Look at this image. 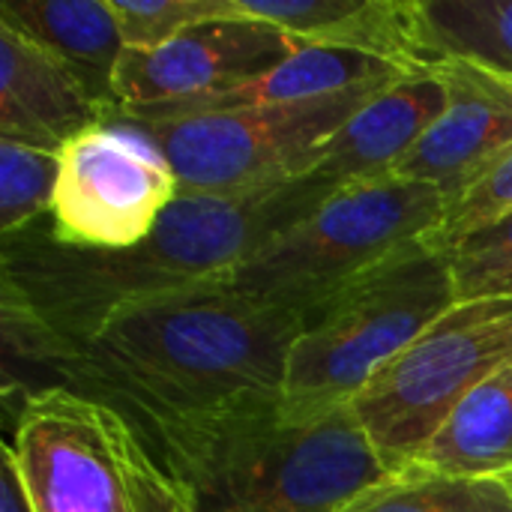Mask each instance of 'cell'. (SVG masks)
<instances>
[{
  "label": "cell",
  "instance_id": "1",
  "mask_svg": "<svg viewBox=\"0 0 512 512\" xmlns=\"http://www.w3.org/2000/svg\"><path fill=\"white\" fill-rule=\"evenodd\" d=\"M333 186L312 174L246 195H177L129 249L60 243L48 216L0 237V312L9 351L33 363L105 324L192 291L219 288L246 258L315 213Z\"/></svg>",
  "mask_w": 512,
  "mask_h": 512
},
{
  "label": "cell",
  "instance_id": "2",
  "mask_svg": "<svg viewBox=\"0 0 512 512\" xmlns=\"http://www.w3.org/2000/svg\"><path fill=\"white\" fill-rule=\"evenodd\" d=\"M300 327L294 315L207 288L129 312L33 363L126 417L186 420L282 399Z\"/></svg>",
  "mask_w": 512,
  "mask_h": 512
},
{
  "label": "cell",
  "instance_id": "3",
  "mask_svg": "<svg viewBox=\"0 0 512 512\" xmlns=\"http://www.w3.org/2000/svg\"><path fill=\"white\" fill-rule=\"evenodd\" d=\"M129 420L186 512H345L399 474L351 405L309 423L291 420L282 399L186 420Z\"/></svg>",
  "mask_w": 512,
  "mask_h": 512
},
{
  "label": "cell",
  "instance_id": "4",
  "mask_svg": "<svg viewBox=\"0 0 512 512\" xmlns=\"http://www.w3.org/2000/svg\"><path fill=\"white\" fill-rule=\"evenodd\" d=\"M444 216L447 195L432 183L387 177L345 186L264 243L219 291L303 321L375 270L435 243Z\"/></svg>",
  "mask_w": 512,
  "mask_h": 512
},
{
  "label": "cell",
  "instance_id": "5",
  "mask_svg": "<svg viewBox=\"0 0 512 512\" xmlns=\"http://www.w3.org/2000/svg\"><path fill=\"white\" fill-rule=\"evenodd\" d=\"M459 303L450 255L426 243L303 318L288 351L282 411L309 423L348 408L369 378Z\"/></svg>",
  "mask_w": 512,
  "mask_h": 512
},
{
  "label": "cell",
  "instance_id": "6",
  "mask_svg": "<svg viewBox=\"0 0 512 512\" xmlns=\"http://www.w3.org/2000/svg\"><path fill=\"white\" fill-rule=\"evenodd\" d=\"M6 453L36 512H186L138 426L66 384L21 399Z\"/></svg>",
  "mask_w": 512,
  "mask_h": 512
},
{
  "label": "cell",
  "instance_id": "7",
  "mask_svg": "<svg viewBox=\"0 0 512 512\" xmlns=\"http://www.w3.org/2000/svg\"><path fill=\"white\" fill-rule=\"evenodd\" d=\"M396 84V81H393ZM390 84L327 99L252 105L192 117H138L117 111L108 126L159 150L183 195H246L312 174L330 138Z\"/></svg>",
  "mask_w": 512,
  "mask_h": 512
},
{
  "label": "cell",
  "instance_id": "8",
  "mask_svg": "<svg viewBox=\"0 0 512 512\" xmlns=\"http://www.w3.org/2000/svg\"><path fill=\"white\" fill-rule=\"evenodd\" d=\"M512 360V300H462L351 402L372 447L408 471L468 393Z\"/></svg>",
  "mask_w": 512,
  "mask_h": 512
},
{
  "label": "cell",
  "instance_id": "9",
  "mask_svg": "<svg viewBox=\"0 0 512 512\" xmlns=\"http://www.w3.org/2000/svg\"><path fill=\"white\" fill-rule=\"evenodd\" d=\"M51 234L78 249H129L153 234L180 195L156 147L117 126H96L60 147Z\"/></svg>",
  "mask_w": 512,
  "mask_h": 512
},
{
  "label": "cell",
  "instance_id": "10",
  "mask_svg": "<svg viewBox=\"0 0 512 512\" xmlns=\"http://www.w3.org/2000/svg\"><path fill=\"white\" fill-rule=\"evenodd\" d=\"M300 45L237 6L234 15L204 21L159 48H123L114 96L126 114H171L267 75Z\"/></svg>",
  "mask_w": 512,
  "mask_h": 512
},
{
  "label": "cell",
  "instance_id": "11",
  "mask_svg": "<svg viewBox=\"0 0 512 512\" xmlns=\"http://www.w3.org/2000/svg\"><path fill=\"white\" fill-rule=\"evenodd\" d=\"M435 66L447 108L393 177L432 183L450 201L512 147V78L459 60Z\"/></svg>",
  "mask_w": 512,
  "mask_h": 512
},
{
  "label": "cell",
  "instance_id": "12",
  "mask_svg": "<svg viewBox=\"0 0 512 512\" xmlns=\"http://www.w3.org/2000/svg\"><path fill=\"white\" fill-rule=\"evenodd\" d=\"M108 117L66 60L0 21V141L60 153L66 141L105 126Z\"/></svg>",
  "mask_w": 512,
  "mask_h": 512
},
{
  "label": "cell",
  "instance_id": "13",
  "mask_svg": "<svg viewBox=\"0 0 512 512\" xmlns=\"http://www.w3.org/2000/svg\"><path fill=\"white\" fill-rule=\"evenodd\" d=\"M447 108V84L438 66H423L378 90L327 144L312 177L333 186L387 180L435 126Z\"/></svg>",
  "mask_w": 512,
  "mask_h": 512
},
{
  "label": "cell",
  "instance_id": "14",
  "mask_svg": "<svg viewBox=\"0 0 512 512\" xmlns=\"http://www.w3.org/2000/svg\"><path fill=\"white\" fill-rule=\"evenodd\" d=\"M258 18L306 45L363 51L408 69H423L417 0H237Z\"/></svg>",
  "mask_w": 512,
  "mask_h": 512
},
{
  "label": "cell",
  "instance_id": "15",
  "mask_svg": "<svg viewBox=\"0 0 512 512\" xmlns=\"http://www.w3.org/2000/svg\"><path fill=\"white\" fill-rule=\"evenodd\" d=\"M0 21L66 60L111 117L120 111L114 69L126 45L108 0H0Z\"/></svg>",
  "mask_w": 512,
  "mask_h": 512
},
{
  "label": "cell",
  "instance_id": "16",
  "mask_svg": "<svg viewBox=\"0 0 512 512\" xmlns=\"http://www.w3.org/2000/svg\"><path fill=\"white\" fill-rule=\"evenodd\" d=\"M417 69L363 54L348 48H330V45H300L285 63L270 69L267 75L228 90L222 96L186 105L171 114L159 117H192V114H213V111H231V108H252V105H285V102H309V99H327L339 96L357 87H375V84H393L402 81ZM126 114V111H123ZM144 117V114H138Z\"/></svg>",
  "mask_w": 512,
  "mask_h": 512
},
{
  "label": "cell",
  "instance_id": "17",
  "mask_svg": "<svg viewBox=\"0 0 512 512\" xmlns=\"http://www.w3.org/2000/svg\"><path fill=\"white\" fill-rule=\"evenodd\" d=\"M411 468L450 477H512V360L468 393Z\"/></svg>",
  "mask_w": 512,
  "mask_h": 512
},
{
  "label": "cell",
  "instance_id": "18",
  "mask_svg": "<svg viewBox=\"0 0 512 512\" xmlns=\"http://www.w3.org/2000/svg\"><path fill=\"white\" fill-rule=\"evenodd\" d=\"M426 66L459 60L512 78V0H417Z\"/></svg>",
  "mask_w": 512,
  "mask_h": 512
},
{
  "label": "cell",
  "instance_id": "19",
  "mask_svg": "<svg viewBox=\"0 0 512 512\" xmlns=\"http://www.w3.org/2000/svg\"><path fill=\"white\" fill-rule=\"evenodd\" d=\"M345 512H512V477H450L408 468Z\"/></svg>",
  "mask_w": 512,
  "mask_h": 512
},
{
  "label": "cell",
  "instance_id": "20",
  "mask_svg": "<svg viewBox=\"0 0 512 512\" xmlns=\"http://www.w3.org/2000/svg\"><path fill=\"white\" fill-rule=\"evenodd\" d=\"M60 177L54 150L0 141V237H12L51 216Z\"/></svg>",
  "mask_w": 512,
  "mask_h": 512
},
{
  "label": "cell",
  "instance_id": "21",
  "mask_svg": "<svg viewBox=\"0 0 512 512\" xmlns=\"http://www.w3.org/2000/svg\"><path fill=\"white\" fill-rule=\"evenodd\" d=\"M444 252L450 255L459 303L512 300V213Z\"/></svg>",
  "mask_w": 512,
  "mask_h": 512
},
{
  "label": "cell",
  "instance_id": "22",
  "mask_svg": "<svg viewBox=\"0 0 512 512\" xmlns=\"http://www.w3.org/2000/svg\"><path fill=\"white\" fill-rule=\"evenodd\" d=\"M126 48H159L180 33L237 12V0H108Z\"/></svg>",
  "mask_w": 512,
  "mask_h": 512
},
{
  "label": "cell",
  "instance_id": "23",
  "mask_svg": "<svg viewBox=\"0 0 512 512\" xmlns=\"http://www.w3.org/2000/svg\"><path fill=\"white\" fill-rule=\"evenodd\" d=\"M512 213V147L504 150L480 177H474L456 198L447 201L444 225L435 237L438 249H450L459 240L507 219Z\"/></svg>",
  "mask_w": 512,
  "mask_h": 512
},
{
  "label": "cell",
  "instance_id": "24",
  "mask_svg": "<svg viewBox=\"0 0 512 512\" xmlns=\"http://www.w3.org/2000/svg\"><path fill=\"white\" fill-rule=\"evenodd\" d=\"M0 512H36L21 483V474L6 450H3V468H0Z\"/></svg>",
  "mask_w": 512,
  "mask_h": 512
}]
</instances>
